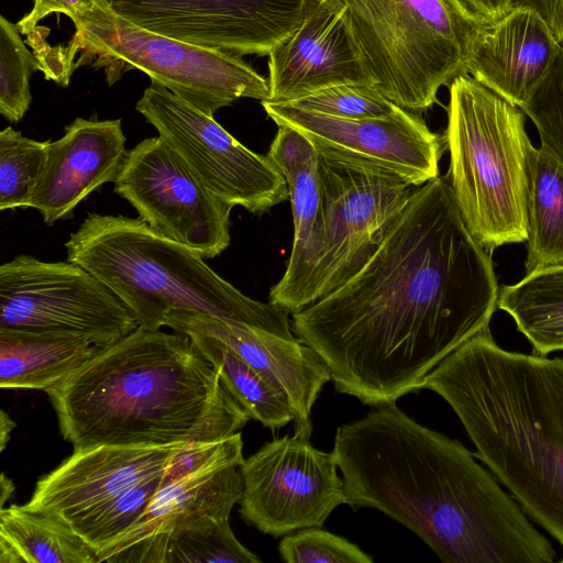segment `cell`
I'll return each mask as SVG.
<instances>
[{
  "label": "cell",
  "mask_w": 563,
  "mask_h": 563,
  "mask_svg": "<svg viewBox=\"0 0 563 563\" xmlns=\"http://www.w3.org/2000/svg\"><path fill=\"white\" fill-rule=\"evenodd\" d=\"M497 308L507 312L533 351H563V264L540 266L499 289Z\"/></svg>",
  "instance_id": "cell-25"
},
{
  "label": "cell",
  "mask_w": 563,
  "mask_h": 563,
  "mask_svg": "<svg viewBox=\"0 0 563 563\" xmlns=\"http://www.w3.org/2000/svg\"><path fill=\"white\" fill-rule=\"evenodd\" d=\"M346 505L374 508L445 563H551L556 552L460 441L396 404L341 424L333 450Z\"/></svg>",
  "instance_id": "cell-2"
},
{
  "label": "cell",
  "mask_w": 563,
  "mask_h": 563,
  "mask_svg": "<svg viewBox=\"0 0 563 563\" xmlns=\"http://www.w3.org/2000/svg\"><path fill=\"white\" fill-rule=\"evenodd\" d=\"M181 445L74 449L71 455L37 481L25 507L74 530L119 494L163 473Z\"/></svg>",
  "instance_id": "cell-17"
},
{
  "label": "cell",
  "mask_w": 563,
  "mask_h": 563,
  "mask_svg": "<svg viewBox=\"0 0 563 563\" xmlns=\"http://www.w3.org/2000/svg\"><path fill=\"white\" fill-rule=\"evenodd\" d=\"M14 493L13 482L5 476L4 473L0 476V504L1 508L4 507L5 501H8Z\"/></svg>",
  "instance_id": "cell-41"
},
{
  "label": "cell",
  "mask_w": 563,
  "mask_h": 563,
  "mask_svg": "<svg viewBox=\"0 0 563 563\" xmlns=\"http://www.w3.org/2000/svg\"><path fill=\"white\" fill-rule=\"evenodd\" d=\"M449 87L446 181L461 217L488 252L528 239L526 114L472 76Z\"/></svg>",
  "instance_id": "cell-6"
},
{
  "label": "cell",
  "mask_w": 563,
  "mask_h": 563,
  "mask_svg": "<svg viewBox=\"0 0 563 563\" xmlns=\"http://www.w3.org/2000/svg\"><path fill=\"white\" fill-rule=\"evenodd\" d=\"M286 103L345 119L388 117L401 108L388 99L376 86L354 84L325 88Z\"/></svg>",
  "instance_id": "cell-32"
},
{
  "label": "cell",
  "mask_w": 563,
  "mask_h": 563,
  "mask_svg": "<svg viewBox=\"0 0 563 563\" xmlns=\"http://www.w3.org/2000/svg\"><path fill=\"white\" fill-rule=\"evenodd\" d=\"M15 422L10 418V416L1 410L0 412V451L2 452L5 449V445L10 439L11 431L15 428Z\"/></svg>",
  "instance_id": "cell-40"
},
{
  "label": "cell",
  "mask_w": 563,
  "mask_h": 563,
  "mask_svg": "<svg viewBox=\"0 0 563 563\" xmlns=\"http://www.w3.org/2000/svg\"><path fill=\"white\" fill-rule=\"evenodd\" d=\"M165 325L178 333L202 332L230 346L287 399L295 434L310 439L312 407L322 387L331 380L328 365L312 347L299 339H286L262 328L199 312L173 311Z\"/></svg>",
  "instance_id": "cell-18"
},
{
  "label": "cell",
  "mask_w": 563,
  "mask_h": 563,
  "mask_svg": "<svg viewBox=\"0 0 563 563\" xmlns=\"http://www.w3.org/2000/svg\"><path fill=\"white\" fill-rule=\"evenodd\" d=\"M131 309L78 264L18 255L0 266V328L113 344L139 328Z\"/></svg>",
  "instance_id": "cell-10"
},
{
  "label": "cell",
  "mask_w": 563,
  "mask_h": 563,
  "mask_svg": "<svg viewBox=\"0 0 563 563\" xmlns=\"http://www.w3.org/2000/svg\"><path fill=\"white\" fill-rule=\"evenodd\" d=\"M101 1H107L108 2L109 0H101Z\"/></svg>",
  "instance_id": "cell-42"
},
{
  "label": "cell",
  "mask_w": 563,
  "mask_h": 563,
  "mask_svg": "<svg viewBox=\"0 0 563 563\" xmlns=\"http://www.w3.org/2000/svg\"><path fill=\"white\" fill-rule=\"evenodd\" d=\"M27 42L34 49L40 69L45 73L46 78L66 87L75 67V56L69 48L67 46L51 47L45 40L43 45L41 27L38 26L27 35Z\"/></svg>",
  "instance_id": "cell-35"
},
{
  "label": "cell",
  "mask_w": 563,
  "mask_h": 563,
  "mask_svg": "<svg viewBox=\"0 0 563 563\" xmlns=\"http://www.w3.org/2000/svg\"><path fill=\"white\" fill-rule=\"evenodd\" d=\"M526 271L563 264V163L543 147L529 155Z\"/></svg>",
  "instance_id": "cell-26"
},
{
  "label": "cell",
  "mask_w": 563,
  "mask_h": 563,
  "mask_svg": "<svg viewBox=\"0 0 563 563\" xmlns=\"http://www.w3.org/2000/svg\"><path fill=\"white\" fill-rule=\"evenodd\" d=\"M218 371L222 383L252 419L271 430L292 422L287 399L219 339L198 331H184Z\"/></svg>",
  "instance_id": "cell-27"
},
{
  "label": "cell",
  "mask_w": 563,
  "mask_h": 563,
  "mask_svg": "<svg viewBox=\"0 0 563 563\" xmlns=\"http://www.w3.org/2000/svg\"><path fill=\"white\" fill-rule=\"evenodd\" d=\"M268 57L269 102H291L339 85L376 86L344 11L327 0H307L299 26Z\"/></svg>",
  "instance_id": "cell-16"
},
{
  "label": "cell",
  "mask_w": 563,
  "mask_h": 563,
  "mask_svg": "<svg viewBox=\"0 0 563 563\" xmlns=\"http://www.w3.org/2000/svg\"><path fill=\"white\" fill-rule=\"evenodd\" d=\"M113 184L114 192L162 236L205 258L230 245L232 207L213 195L159 135L128 150Z\"/></svg>",
  "instance_id": "cell-12"
},
{
  "label": "cell",
  "mask_w": 563,
  "mask_h": 563,
  "mask_svg": "<svg viewBox=\"0 0 563 563\" xmlns=\"http://www.w3.org/2000/svg\"><path fill=\"white\" fill-rule=\"evenodd\" d=\"M286 563H372L373 558L349 540L322 530L305 528L289 533L278 544Z\"/></svg>",
  "instance_id": "cell-34"
},
{
  "label": "cell",
  "mask_w": 563,
  "mask_h": 563,
  "mask_svg": "<svg viewBox=\"0 0 563 563\" xmlns=\"http://www.w3.org/2000/svg\"><path fill=\"white\" fill-rule=\"evenodd\" d=\"M125 141L121 119H75L49 142L30 208L47 225L71 217L91 192L114 183L128 153Z\"/></svg>",
  "instance_id": "cell-19"
},
{
  "label": "cell",
  "mask_w": 563,
  "mask_h": 563,
  "mask_svg": "<svg viewBox=\"0 0 563 563\" xmlns=\"http://www.w3.org/2000/svg\"><path fill=\"white\" fill-rule=\"evenodd\" d=\"M65 249L67 260L112 290L142 328L159 330L170 312L190 311L296 339L288 310L247 297L197 251L162 236L141 218L88 213Z\"/></svg>",
  "instance_id": "cell-5"
},
{
  "label": "cell",
  "mask_w": 563,
  "mask_h": 563,
  "mask_svg": "<svg viewBox=\"0 0 563 563\" xmlns=\"http://www.w3.org/2000/svg\"><path fill=\"white\" fill-rule=\"evenodd\" d=\"M101 0H33L31 11L16 24L21 34L29 35L37 23L51 13H64L75 20Z\"/></svg>",
  "instance_id": "cell-36"
},
{
  "label": "cell",
  "mask_w": 563,
  "mask_h": 563,
  "mask_svg": "<svg viewBox=\"0 0 563 563\" xmlns=\"http://www.w3.org/2000/svg\"><path fill=\"white\" fill-rule=\"evenodd\" d=\"M562 46L537 11L512 7L477 32L465 73L521 108L550 73Z\"/></svg>",
  "instance_id": "cell-20"
},
{
  "label": "cell",
  "mask_w": 563,
  "mask_h": 563,
  "mask_svg": "<svg viewBox=\"0 0 563 563\" xmlns=\"http://www.w3.org/2000/svg\"><path fill=\"white\" fill-rule=\"evenodd\" d=\"M234 536L229 520L169 537L167 563H260Z\"/></svg>",
  "instance_id": "cell-31"
},
{
  "label": "cell",
  "mask_w": 563,
  "mask_h": 563,
  "mask_svg": "<svg viewBox=\"0 0 563 563\" xmlns=\"http://www.w3.org/2000/svg\"><path fill=\"white\" fill-rule=\"evenodd\" d=\"M0 563H99L98 552L66 523L25 505L0 508Z\"/></svg>",
  "instance_id": "cell-24"
},
{
  "label": "cell",
  "mask_w": 563,
  "mask_h": 563,
  "mask_svg": "<svg viewBox=\"0 0 563 563\" xmlns=\"http://www.w3.org/2000/svg\"><path fill=\"white\" fill-rule=\"evenodd\" d=\"M168 543V536L154 534L112 554L104 562L167 563Z\"/></svg>",
  "instance_id": "cell-37"
},
{
  "label": "cell",
  "mask_w": 563,
  "mask_h": 563,
  "mask_svg": "<svg viewBox=\"0 0 563 563\" xmlns=\"http://www.w3.org/2000/svg\"><path fill=\"white\" fill-rule=\"evenodd\" d=\"M165 471L119 494L79 522L74 531L101 552L137 521L165 484Z\"/></svg>",
  "instance_id": "cell-29"
},
{
  "label": "cell",
  "mask_w": 563,
  "mask_h": 563,
  "mask_svg": "<svg viewBox=\"0 0 563 563\" xmlns=\"http://www.w3.org/2000/svg\"><path fill=\"white\" fill-rule=\"evenodd\" d=\"M262 106L277 126L291 128L317 145L367 158L416 187L440 176L445 140L428 128L420 113L399 108L388 117L345 119L290 103L262 101Z\"/></svg>",
  "instance_id": "cell-15"
},
{
  "label": "cell",
  "mask_w": 563,
  "mask_h": 563,
  "mask_svg": "<svg viewBox=\"0 0 563 563\" xmlns=\"http://www.w3.org/2000/svg\"><path fill=\"white\" fill-rule=\"evenodd\" d=\"M243 453L220 457L200 470L163 485L137 521L98 553L104 562L112 554L154 536L202 529L229 520L240 503Z\"/></svg>",
  "instance_id": "cell-21"
},
{
  "label": "cell",
  "mask_w": 563,
  "mask_h": 563,
  "mask_svg": "<svg viewBox=\"0 0 563 563\" xmlns=\"http://www.w3.org/2000/svg\"><path fill=\"white\" fill-rule=\"evenodd\" d=\"M19 29L0 16V113L20 121L31 103L30 76L40 64L25 46Z\"/></svg>",
  "instance_id": "cell-30"
},
{
  "label": "cell",
  "mask_w": 563,
  "mask_h": 563,
  "mask_svg": "<svg viewBox=\"0 0 563 563\" xmlns=\"http://www.w3.org/2000/svg\"><path fill=\"white\" fill-rule=\"evenodd\" d=\"M422 389L448 402L476 459L563 547V360L507 351L487 328L434 367Z\"/></svg>",
  "instance_id": "cell-4"
},
{
  "label": "cell",
  "mask_w": 563,
  "mask_h": 563,
  "mask_svg": "<svg viewBox=\"0 0 563 563\" xmlns=\"http://www.w3.org/2000/svg\"><path fill=\"white\" fill-rule=\"evenodd\" d=\"M102 347L71 333L0 328V388L47 393Z\"/></svg>",
  "instance_id": "cell-23"
},
{
  "label": "cell",
  "mask_w": 563,
  "mask_h": 563,
  "mask_svg": "<svg viewBox=\"0 0 563 563\" xmlns=\"http://www.w3.org/2000/svg\"><path fill=\"white\" fill-rule=\"evenodd\" d=\"M318 229L292 286L272 303L291 314L325 297L372 257L418 187L355 154L317 145Z\"/></svg>",
  "instance_id": "cell-8"
},
{
  "label": "cell",
  "mask_w": 563,
  "mask_h": 563,
  "mask_svg": "<svg viewBox=\"0 0 563 563\" xmlns=\"http://www.w3.org/2000/svg\"><path fill=\"white\" fill-rule=\"evenodd\" d=\"M333 452L312 446L296 434L265 443L240 465L243 493L240 515L274 538L322 527L346 504Z\"/></svg>",
  "instance_id": "cell-13"
},
{
  "label": "cell",
  "mask_w": 563,
  "mask_h": 563,
  "mask_svg": "<svg viewBox=\"0 0 563 563\" xmlns=\"http://www.w3.org/2000/svg\"><path fill=\"white\" fill-rule=\"evenodd\" d=\"M520 109L537 128L541 147L563 163V46L548 76Z\"/></svg>",
  "instance_id": "cell-33"
},
{
  "label": "cell",
  "mask_w": 563,
  "mask_h": 563,
  "mask_svg": "<svg viewBox=\"0 0 563 563\" xmlns=\"http://www.w3.org/2000/svg\"><path fill=\"white\" fill-rule=\"evenodd\" d=\"M498 295L489 252L444 175L416 189L353 277L290 324L325 362L338 393L378 407L422 389L434 367L489 328Z\"/></svg>",
  "instance_id": "cell-1"
},
{
  "label": "cell",
  "mask_w": 563,
  "mask_h": 563,
  "mask_svg": "<svg viewBox=\"0 0 563 563\" xmlns=\"http://www.w3.org/2000/svg\"><path fill=\"white\" fill-rule=\"evenodd\" d=\"M135 108L228 206L263 213L289 198L284 176L267 155L252 152L213 117L165 87L151 81Z\"/></svg>",
  "instance_id": "cell-11"
},
{
  "label": "cell",
  "mask_w": 563,
  "mask_h": 563,
  "mask_svg": "<svg viewBox=\"0 0 563 563\" xmlns=\"http://www.w3.org/2000/svg\"><path fill=\"white\" fill-rule=\"evenodd\" d=\"M151 32L235 55H269L302 21L307 0H109Z\"/></svg>",
  "instance_id": "cell-14"
},
{
  "label": "cell",
  "mask_w": 563,
  "mask_h": 563,
  "mask_svg": "<svg viewBox=\"0 0 563 563\" xmlns=\"http://www.w3.org/2000/svg\"><path fill=\"white\" fill-rule=\"evenodd\" d=\"M267 156L284 176L291 203L294 239L286 271L269 290V301L289 289L305 265L321 208V179L316 144L300 132L278 126Z\"/></svg>",
  "instance_id": "cell-22"
},
{
  "label": "cell",
  "mask_w": 563,
  "mask_h": 563,
  "mask_svg": "<svg viewBox=\"0 0 563 563\" xmlns=\"http://www.w3.org/2000/svg\"><path fill=\"white\" fill-rule=\"evenodd\" d=\"M344 11L376 87L416 113L465 73L470 47L488 22L460 0H327Z\"/></svg>",
  "instance_id": "cell-7"
},
{
  "label": "cell",
  "mask_w": 563,
  "mask_h": 563,
  "mask_svg": "<svg viewBox=\"0 0 563 563\" xmlns=\"http://www.w3.org/2000/svg\"><path fill=\"white\" fill-rule=\"evenodd\" d=\"M471 12L490 23L512 8V0H460Z\"/></svg>",
  "instance_id": "cell-39"
},
{
  "label": "cell",
  "mask_w": 563,
  "mask_h": 563,
  "mask_svg": "<svg viewBox=\"0 0 563 563\" xmlns=\"http://www.w3.org/2000/svg\"><path fill=\"white\" fill-rule=\"evenodd\" d=\"M512 7H526L537 11L563 45V0H512Z\"/></svg>",
  "instance_id": "cell-38"
},
{
  "label": "cell",
  "mask_w": 563,
  "mask_h": 563,
  "mask_svg": "<svg viewBox=\"0 0 563 563\" xmlns=\"http://www.w3.org/2000/svg\"><path fill=\"white\" fill-rule=\"evenodd\" d=\"M46 394L74 449L219 441L251 419L189 336L142 327Z\"/></svg>",
  "instance_id": "cell-3"
},
{
  "label": "cell",
  "mask_w": 563,
  "mask_h": 563,
  "mask_svg": "<svg viewBox=\"0 0 563 563\" xmlns=\"http://www.w3.org/2000/svg\"><path fill=\"white\" fill-rule=\"evenodd\" d=\"M67 46L76 56L96 57L109 85L137 68L203 113L213 114L240 98L266 101L268 80L241 56L192 45L145 30L99 1L73 20ZM82 57V58H84Z\"/></svg>",
  "instance_id": "cell-9"
},
{
  "label": "cell",
  "mask_w": 563,
  "mask_h": 563,
  "mask_svg": "<svg viewBox=\"0 0 563 563\" xmlns=\"http://www.w3.org/2000/svg\"><path fill=\"white\" fill-rule=\"evenodd\" d=\"M51 141H36L11 126L0 132V209L30 208Z\"/></svg>",
  "instance_id": "cell-28"
}]
</instances>
